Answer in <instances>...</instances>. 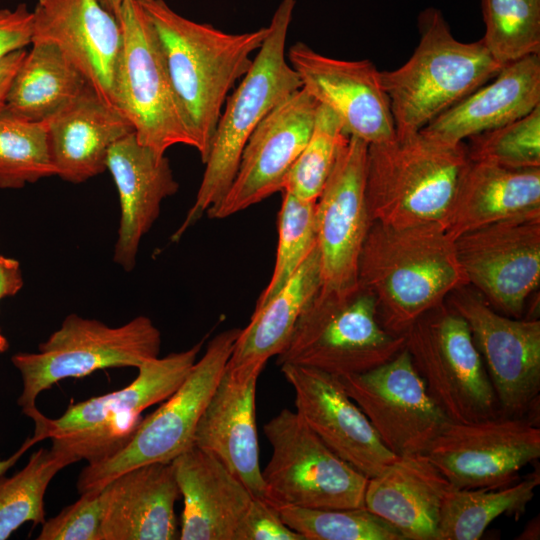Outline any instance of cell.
Instances as JSON below:
<instances>
[{"label": "cell", "mask_w": 540, "mask_h": 540, "mask_svg": "<svg viewBox=\"0 0 540 540\" xmlns=\"http://www.w3.org/2000/svg\"><path fill=\"white\" fill-rule=\"evenodd\" d=\"M466 287L451 293L449 307L469 326L500 415L539 425L540 321L503 315Z\"/></svg>", "instance_id": "cell-12"}, {"label": "cell", "mask_w": 540, "mask_h": 540, "mask_svg": "<svg viewBox=\"0 0 540 540\" xmlns=\"http://www.w3.org/2000/svg\"><path fill=\"white\" fill-rule=\"evenodd\" d=\"M349 137L339 117L318 104L309 139L289 170L281 192L317 200Z\"/></svg>", "instance_id": "cell-36"}, {"label": "cell", "mask_w": 540, "mask_h": 540, "mask_svg": "<svg viewBox=\"0 0 540 540\" xmlns=\"http://www.w3.org/2000/svg\"><path fill=\"white\" fill-rule=\"evenodd\" d=\"M44 122L56 176L75 184L103 173L112 145L134 132L89 85Z\"/></svg>", "instance_id": "cell-26"}, {"label": "cell", "mask_w": 540, "mask_h": 540, "mask_svg": "<svg viewBox=\"0 0 540 540\" xmlns=\"http://www.w3.org/2000/svg\"><path fill=\"white\" fill-rule=\"evenodd\" d=\"M50 176H56V169L45 122L4 109L0 113V188L20 189Z\"/></svg>", "instance_id": "cell-34"}, {"label": "cell", "mask_w": 540, "mask_h": 540, "mask_svg": "<svg viewBox=\"0 0 540 540\" xmlns=\"http://www.w3.org/2000/svg\"><path fill=\"white\" fill-rule=\"evenodd\" d=\"M485 34L482 41L506 65L540 54V0H481Z\"/></svg>", "instance_id": "cell-35"}, {"label": "cell", "mask_w": 540, "mask_h": 540, "mask_svg": "<svg viewBox=\"0 0 540 540\" xmlns=\"http://www.w3.org/2000/svg\"><path fill=\"white\" fill-rule=\"evenodd\" d=\"M450 486L424 453L398 456L368 478L364 505L405 540H436L442 501Z\"/></svg>", "instance_id": "cell-28"}, {"label": "cell", "mask_w": 540, "mask_h": 540, "mask_svg": "<svg viewBox=\"0 0 540 540\" xmlns=\"http://www.w3.org/2000/svg\"><path fill=\"white\" fill-rule=\"evenodd\" d=\"M322 285L317 245L287 284L263 305L254 308L237 336L229 366L262 365L287 345L294 327Z\"/></svg>", "instance_id": "cell-30"}, {"label": "cell", "mask_w": 540, "mask_h": 540, "mask_svg": "<svg viewBox=\"0 0 540 540\" xmlns=\"http://www.w3.org/2000/svg\"><path fill=\"white\" fill-rule=\"evenodd\" d=\"M27 51H16L0 62V113L5 109L6 99L12 80Z\"/></svg>", "instance_id": "cell-44"}, {"label": "cell", "mask_w": 540, "mask_h": 540, "mask_svg": "<svg viewBox=\"0 0 540 540\" xmlns=\"http://www.w3.org/2000/svg\"><path fill=\"white\" fill-rule=\"evenodd\" d=\"M318 104L301 87L265 116L246 142L227 192L206 212L209 218L230 217L282 191L309 139Z\"/></svg>", "instance_id": "cell-17"}, {"label": "cell", "mask_w": 540, "mask_h": 540, "mask_svg": "<svg viewBox=\"0 0 540 540\" xmlns=\"http://www.w3.org/2000/svg\"><path fill=\"white\" fill-rule=\"evenodd\" d=\"M264 366L226 368L197 424L194 445L218 459L248 488L269 501L259 463L256 386Z\"/></svg>", "instance_id": "cell-20"}, {"label": "cell", "mask_w": 540, "mask_h": 540, "mask_svg": "<svg viewBox=\"0 0 540 540\" xmlns=\"http://www.w3.org/2000/svg\"><path fill=\"white\" fill-rule=\"evenodd\" d=\"M405 347V335L378 322L374 297L360 286L348 292L320 287L302 311L276 363L305 366L334 376L376 368Z\"/></svg>", "instance_id": "cell-6"}, {"label": "cell", "mask_w": 540, "mask_h": 540, "mask_svg": "<svg viewBox=\"0 0 540 540\" xmlns=\"http://www.w3.org/2000/svg\"><path fill=\"white\" fill-rule=\"evenodd\" d=\"M295 3L296 0L280 2L251 67L227 97L204 162L205 170L195 201L171 241H179L223 198L252 132L272 109L302 87L298 74L286 60L287 34Z\"/></svg>", "instance_id": "cell-3"}, {"label": "cell", "mask_w": 540, "mask_h": 540, "mask_svg": "<svg viewBox=\"0 0 540 540\" xmlns=\"http://www.w3.org/2000/svg\"><path fill=\"white\" fill-rule=\"evenodd\" d=\"M106 170L120 203L113 260L124 271L134 269L142 238L160 214L162 202L179 188L168 158L140 144L134 132L112 145Z\"/></svg>", "instance_id": "cell-22"}, {"label": "cell", "mask_w": 540, "mask_h": 540, "mask_svg": "<svg viewBox=\"0 0 540 540\" xmlns=\"http://www.w3.org/2000/svg\"><path fill=\"white\" fill-rule=\"evenodd\" d=\"M235 540H305L281 518L268 500L253 497L236 530Z\"/></svg>", "instance_id": "cell-41"}, {"label": "cell", "mask_w": 540, "mask_h": 540, "mask_svg": "<svg viewBox=\"0 0 540 540\" xmlns=\"http://www.w3.org/2000/svg\"><path fill=\"white\" fill-rule=\"evenodd\" d=\"M418 28L420 40L411 57L395 70L381 71L396 135L419 132L505 66L482 39L457 40L436 8L419 14Z\"/></svg>", "instance_id": "cell-4"}, {"label": "cell", "mask_w": 540, "mask_h": 540, "mask_svg": "<svg viewBox=\"0 0 540 540\" xmlns=\"http://www.w3.org/2000/svg\"><path fill=\"white\" fill-rule=\"evenodd\" d=\"M102 540L179 538L175 503L180 491L171 462L130 469L101 489Z\"/></svg>", "instance_id": "cell-25"}, {"label": "cell", "mask_w": 540, "mask_h": 540, "mask_svg": "<svg viewBox=\"0 0 540 540\" xmlns=\"http://www.w3.org/2000/svg\"><path fill=\"white\" fill-rule=\"evenodd\" d=\"M282 520L305 540H405L391 524L368 509L276 506Z\"/></svg>", "instance_id": "cell-37"}, {"label": "cell", "mask_w": 540, "mask_h": 540, "mask_svg": "<svg viewBox=\"0 0 540 540\" xmlns=\"http://www.w3.org/2000/svg\"><path fill=\"white\" fill-rule=\"evenodd\" d=\"M32 14V44L58 47L97 95L114 107L113 80L122 41L116 17L99 0H37Z\"/></svg>", "instance_id": "cell-21"}, {"label": "cell", "mask_w": 540, "mask_h": 540, "mask_svg": "<svg viewBox=\"0 0 540 540\" xmlns=\"http://www.w3.org/2000/svg\"><path fill=\"white\" fill-rule=\"evenodd\" d=\"M35 444L36 442L34 439L32 437H28L14 454L6 459H0V476L4 475L10 468H12L22 457V455Z\"/></svg>", "instance_id": "cell-45"}, {"label": "cell", "mask_w": 540, "mask_h": 540, "mask_svg": "<svg viewBox=\"0 0 540 540\" xmlns=\"http://www.w3.org/2000/svg\"><path fill=\"white\" fill-rule=\"evenodd\" d=\"M470 161L511 169L540 167V106L505 125L468 138Z\"/></svg>", "instance_id": "cell-39"}, {"label": "cell", "mask_w": 540, "mask_h": 540, "mask_svg": "<svg viewBox=\"0 0 540 540\" xmlns=\"http://www.w3.org/2000/svg\"><path fill=\"white\" fill-rule=\"evenodd\" d=\"M33 14L26 4L0 9V62L10 54L32 44Z\"/></svg>", "instance_id": "cell-42"}, {"label": "cell", "mask_w": 540, "mask_h": 540, "mask_svg": "<svg viewBox=\"0 0 540 540\" xmlns=\"http://www.w3.org/2000/svg\"><path fill=\"white\" fill-rule=\"evenodd\" d=\"M454 244L468 284L497 312L521 318L540 282V214L487 224Z\"/></svg>", "instance_id": "cell-15"}, {"label": "cell", "mask_w": 540, "mask_h": 540, "mask_svg": "<svg viewBox=\"0 0 540 540\" xmlns=\"http://www.w3.org/2000/svg\"><path fill=\"white\" fill-rule=\"evenodd\" d=\"M287 59L302 88L339 117L349 136L368 145L395 137L381 71L370 60L331 58L301 42L289 48Z\"/></svg>", "instance_id": "cell-18"}, {"label": "cell", "mask_w": 540, "mask_h": 540, "mask_svg": "<svg viewBox=\"0 0 540 540\" xmlns=\"http://www.w3.org/2000/svg\"><path fill=\"white\" fill-rule=\"evenodd\" d=\"M158 39L169 77L204 163L228 93L251 67L269 27L226 33L175 12L164 0H139Z\"/></svg>", "instance_id": "cell-2"}, {"label": "cell", "mask_w": 540, "mask_h": 540, "mask_svg": "<svg viewBox=\"0 0 540 540\" xmlns=\"http://www.w3.org/2000/svg\"><path fill=\"white\" fill-rule=\"evenodd\" d=\"M202 342L165 357L144 362L128 386L70 406L56 419L43 415L37 407L24 413L34 422L31 436L36 443L76 433L94 426L142 417L148 407L163 402L182 384L201 350Z\"/></svg>", "instance_id": "cell-23"}, {"label": "cell", "mask_w": 540, "mask_h": 540, "mask_svg": "<svg viewBox=\"0 0 540 540\" xmlns=\"http://www.w3.org/2000/svg\"><path fill=\"white\" fill-rule=\"evenodd\" d=\"M101 5L108 10L111 14H113L116 19L119 15L120 9L122 7V4L124 0H99Z\"/></svg>", "instance_id": "cell-47"}, {"label": "cell", "mask_w": 540, "mask_h": 540, "mask_svg": "<svg viewBox=\"0 0 540 540\" xmlns=\"http://www.w3.org/2000/svg\"><path fill=\"white\" fill-rule=\"evenodd\" d=\"M405 348L433 401L450 421L500 415L498 402L467 322L444 304L405 333Z\"/></svg>", "instance_id": "cell-11"}, {"label": "cell", "mask_w": 540, "mask_h": 540, "mask_svg": "<svg viewBox=\"0 0 540 540\" xmlns=\"http://www.w3.org/2000/svg\"><path fill=\"white\" fill-rule=\"evenodd\" d=\"M240 328L217 334L203 356L163 404L143 418L130 441L111 457L88 464L77 480L80 494L101 490L135 467L168 463L194 446L197 424L226 368Z\"/></svg>", "instance_id": "cell-9"}, {"label": "cell", "mask_w": 540, "mask_h": 540, "mask_svg": "<svg viewBox=\"0 0 540 540\" xmlns=\"http://www.w3.org/2000/svg\"><path fill=\"white\" fill-rule=\"evenodd\" d=\"M282 194L275 264L255 308L266 303L287 284L316 246V200H304L287 192Z\"/></svg>", "instance_id": "cell-38"}, {"label": "cell", "mask_w": 540, "mask_h": 540, "mask_svg": "<svg viewBox=\"0 0 540 540\" xmlns=\"http://www.w3.org/2000/svg\"><path fill=\"white\" fill-rule=\"evenodd\" d=\"M469 163L464 142L416 132L368 145L365 195L372 222L404 227L442 223Z\"/></svg>", "instance_id": "cell-5"}, {"label": "cell", "mask_w": 540, "mask_h": 540, "mask_svg": "<svg viewBox=\"0 0 540 540\" xmlns=\"http://www.w3.org/2000/svg\"><path fill=\"white\" fill-rule=\"evenodd\" d=\"M76 462L60 450L41 448L11 477L0 476V540L26 522H45L44 496L54 476Z\"/></svg>", "instance_id": "cell-33"}, {"label": "cell", "mask_w": 540, "mask_h": 540, "mask_svg": "<svg viewBox=\"0 0 540 540\" xmlns=\"http://www.w3.org/2000/svg\"><path fill=\"white\" fill-rule=\"evenodd\" d=\"M23 273L20 262L0 254V302L16 295L23 287Z\"/></svg>", "instance_id": "cell-43"}, {"label": "cell", "mask_w": 540, "mask_h": 540, "mask_svg": "<svg viewBox=\"0 0 540 540\" xmlns=\"http://www.w3.org/2000/svg\"><path fill=\"white\" fill-rule=\"evenodd\" d=\"M338 379L396 456L424 453L450 421L429 395L405 347L376 368Z\"/></svg>", "instance_id": "cell-14"}, {"label": "cell", "mask_w": 540, "mask_h": 540, "mask_svg": "<svg viewBox=\"0 0 540 540\" xmlns=\"http://www.w3.org/2000/svg\"><path fill=\"white\" fill-rule=\"evenodd\" d=\"M367 151L366 142L350 136L316 200V245L325 290L359 287V256L372 224L365 195Z\"/></svg>", "instance_id": "cell-16"}, {"label": "cell", "mask_w": 540, "mask_h": 540, "mask_svg": "<svg viewBox=\"0 0 540 540\" xmlns=\"http://www.w3.org/2000/svg\"><path fill=\"white\" fill-rule=\"evenodd\" d=\"M540 535V526H539V519H533L530 521L526 527L524 528L523 532L519 534L518 539L521 540H532V539H539Z\"/></svg>", "instance_id": "cell-46"}, {"label": "cell", "mask_w": 540, "mask_h": 540, "mask_svg": "<svg viewBox=\"0 0 540 540\" xmlns=\"http://www.w3.org/2000/svg\"><path fill=\"white\" fill-rule=\"evenodd\" d=\"M424 454L453 487H505L540 457V427L503 415L449 421Z\"/></svg>", "instance_id": "cell-13"}, {"label": "cell", "mask_w": 540, "mask_h": 540, "mask_svg": "<svg viewBox=\"0 0 540 540\" xmlns=\"http://www.w3.org/2000/svg\"><path fill=\"white\" fill-rule=\"evenodd\" d=\"M280 368L294 391L295 412L341 459L372 478L398 457L382 443L337 376L291 364Z\"/></svg>", "instance_id": "cell-19"}, {"label": "cell", "mask_w": 540, "mask_h": 540, "mask_svg": "<svg viewBox=\"0 0 540 540\" xmlns=\"http://www.w3.org/2000/svg\"><path fill=\"white\" fill-rule=\"evenodd\" d=\"M31 45L12 80L5 110L30 121L44 122L76 98L88 83L55 45Z\"/></svg>", "instance_id": "cell-31"}, {"label": "cell", "mask_w": 540, "mask_h": 540, "mask_svg": "<svg viewBox=\"0 0 540 540\" xmlns=\"http://www.w3.org/2000/svg\"><path fill=\"white\" fill-rule=\"evenodd\" d=\"M263 431L272 455L262 478L275 506L365 507L368 478L336 455L296 412L281 410Z\"/></svg>", "instance_id": "cell-10"}, {"label": "cell", "mask_w": 540, "mask_h": 540, "mask_svg": "<svg viewBox=\"0 0 540 540\" xmlns=\"http://www.w3.org/2000/svg\"><path fill=\"white\" fill-rule=\"evenodd\" d=\"M183 497L179 539L235 540L252 494L215 455L195 445L171 461Z\"/></svg>", "instance_id": "cell-24"}, {"label": "cell", "mask_w": 540, "mask_h": 540, "mask_svg": "<svg viewBox=\"0 0 540 540\" xmlns=\"http://www.w3.org/2000/svg\"><path fill=\"white\" fill-rule=\"evenodd\" d=\"M80 495L55 517L45 520L37 540H102L101 490Z\"/></svg>", "instance_id": "cell-40"}, {"label": "cell", "mask_w": 540, "mask_h": 540, "mask_svg": "<svg viewBox=\"0 0 540 540\" xmlns=\"http://www.w3.org/2000/svg\"><path fill=\"white\" fill-rule=\"evenodd\" d=\"M117 20L122 41L114 80V107L137 141L158 155L178 144L195 148L176 98L155 30L139 0H124Z\"/></svg>", "instance_id": "cell-8"}, {"label": "cell", "mask_w": 540, "mask_h": 540, "mask_svg": "<svg viewBox=\"0 0 540 540\" xmlns=\"http://www.w3.org/2000/svg\"><path fill=\"white\" fill-rule=\"evenodd\" d=\"M358 284L374 297L380 325L395 335H405L448 295L469 286L454 240L436 222H372L359 256Z\"/></svg>", "instance_id": "cell-1"}, {"label": "cell", "mask_w": 540, "mask_h": 540, "mask_svg": "<svg viewBox=\"0 0 540 540\" xmlns=\"http://www.w3.org/2000/svg\"><path fill=\"white\" fill-rule=\"evenodd\" d=\"M160 347V331L146 316L112 327L70 314L39 345L38 352L12 356L23 384L17 403L26 413L36 407L41 392L63 379L85 377L106 368H138L157 358Z\"/></svg>", "instance_id": "cell-7"}, {"label": "cell", "mask_w": 540, "mask_h": 540, "mask_svg": "<svg viewBox=\"0 0 540 540\" xmlns=\"http://www.w3.org/2000/svg\"><path fill=\"white\" fill-rule=\"evenodd\" d=\"M540 484L534 472L511 485L498 488H457L446 491L437 525L436 540H477L503 514L523 513Z\"/></svg>", "instance_id": "cell-32"}, {"label": "cell", "mask_w": 540, "mask_h": 540, "mask_svg": "<svg viewBox=\"0 0 540 540\" xmlns=\"http://www.w3.org/2000/svg\"><path fill=\"white\" fill-rule=\"evenodd\" d=\"M532 214H540V167L511 169L469 160L441 225L455 240L487 224Z\"/></svg>", "instance_id": "cell-29"}, {"label": "cell", "mask_w": 540, "mask_h": 540, "mask_svg": "<svg viewBox=\"0 0 540 540\" xmlns=\"http://www.w3.org/2000/svg\"><path fill=\"white\" fill-rule=\"evenodd\" d=\"M540 106V54L506 64L490 81L429 122L421 133L449 144L464 142Z\"/></svg>", "instance_id": "cell-27"}]
</instances>
